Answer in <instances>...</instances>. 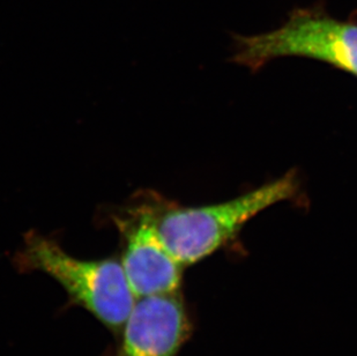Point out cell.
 Listing matches in <instances>:
<instances>
[{
	"instance_id": "1",
	"label": "cell",
	"mask_w": 357,
	"mask_h": 356,
	"mask_svg": "<svg viewBox=\"0 0 357 356\" xmlns=\"http://www.w3.org/2000/svg\"><path fill=\"white\" fill-rule=\"evenodd\" d=\"M298 183L291 172L277 181L216 205L160 207L146 204L153 225L168 251L184 267L229 242L243 225L264 209L295 197Z\"/></svg>"
},
{
	"instance_id": "2",
	"label": "cell",
	"mask_w": 357,
	"mask_h": 356,
	"mask_svg": "<svg viewBox=\"0 0 357 356\" xmlns=\"http://www.w3.org/2000/svg\"><path fill=\"white\" fill-rule=\"evenodd\" d=\"M17 262L54 278L75 303L112 329L124 327L137 301L121 262L75 258L36 232H28Z\"/></svg>"
},
{
	"instance_id": "3",
	"label": "cell",
	"mask_w": 357,
	"mask_h": 356,
	"mask_svg": "<svg viewBox=\"0 0 357 356\" xmlns=\"http://www.w3.org/2000/svg\"><path fill=\"white\" fill-rule=\"evenodd\" d=\"M305 57L357 77V24L314 8L295 10L278 29L239 37L235 61L259 68L275 58Z\"/></svg>"
},
{
	"instance_id": "4",
	"label": "cell",
	"mask_w": 357,
	"mask_h": 356,
	"mask_svg": "<svg viewBox=\"0 0 357 356\" xmlns=\"http://www.w3.org/2000/svg\"><path fill=\"white\" fill-rule=\"evenodd\" d=\"M131 214L119 223L125 236L121 265L133 295L138 299L177 292L184 266L162 243L146 204Z\"/></svg>"
},
{
	"instance_id": "5",
	"label": "cell",
	"mask_w": 357,
	"mask_h": 356,
	"mask_svg": "<svg viewBox=\"0 0 357 356\" xmlns=\"http://www.w3.org/2000/svg\"><path fill=\"white\" fill-rule=\"evenodd\" d=\"M190 333L178 292L142 297L125 322L121 356H176Z\"/></svg>"
}]
</instances>
